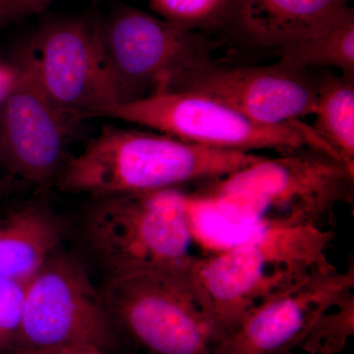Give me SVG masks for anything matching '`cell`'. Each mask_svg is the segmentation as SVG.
<instances>
[{"instance_id": "cell-1", "label": "cell", "mask_w": 354, "mask_h": 354, "mask_svg": "<svg viewBox=\"0 0 354 354\" xmlns=\"http://www.w3.org/2000/svg\"><path fill=\"white\" fill-rule=\"evenodd\" d=\"M202 188L192 194L195 206L232 225L333 230L337 207L353 204L354 171L327 151L304 147Z\"/></svg>"}, {"instance_id": "cell-2", "label": "cell", "mask_w": 354, "mask_h": 354, "mask_svg": "<svg viewBox=\"0 0 354 354\" xmlns=\"http://www.w3.org/2000/svg\"><path fill=\"white\" fill-rule=\"evenodd\" d=\"M264 158L106 125L82 152L68 158L55 181L64 192L104 198L209 183Z\"/></svg>"}, {"instance_id": "cell-3", "label": "cell", "mask_w": 354, "mask_h": 354, "mask_svg": "<svg viewBox=\"0 0 354 354\" xmlns=\"http://www.w3.org/2000/svg\"><path fill=\"white\" fill-rule=\"evenodd\" d=\"M335 239L334 230L323 228H260L239 243L199 256L188 279L227 337L268 298L334 269L327 252Z\"/></svg>"}, {"instance_id": "cell-4", "label": "cell", "mask_w": 354, "mask_h": 354, "mask_svg": "<svg viewBox=\"0 0 354 354\" xmlns=\"http://www.w3.org/2000/svg\"><path fill=\"white\" fill-rule=\"evenodd\" d=\"M86 236L109 277L158 271L188 274L199 256L190 193L181 187L102 198L88 214Z\"/></svg>"}, {"instance_id": "cell-5", "label": "cell", "mask_w": 354, "mask_h": 354, "mask_svg": "<svg viewBox=\"0 0 354 354\" xmlns=\"http://www.w3.org/2000/svg\"><path fill=\"white\" fill-rule=\"evenodd\" d=\"M101 292L116 332L140 354H216L225 339L188 274L146 271L108 277Z\"/></svg>"}, {"instance_id": "cell-6", "label": "cell", "mask_w": 354, "mask_h": 354, "mask_svg": "<svg viewBox=\"0 0 354 354\" xmlns=\"http://www.w3.org/2000/svg\"><path fill=\"white\" fill-rule=\"evenodd\" d=\"M97 118L134 123L183 141L223 150H274L281 153L314 147L334 155L313 128L301 120L263 124L213 97L194 92L157 93L109 106Z\"/></svg>"}, {"instance_id": "cell-7", "label": "cell", "mask_w": 354, "mask_h": 354, "mask_svg": "<svg viewBox=\"0 0 354 354\" xmlns=\"http://www.w3.org/2000/svg\"><path fill=\"white\" fill-rule=\"evenodd\" d=\"M118 342L101 290L80 261L57 251L27 281L13 348L92 349L106 353Z\"/></svg>"}, {"instance_id": "cell-8", "label": "cell", "mask_w": 354, "mask_h": 354, "mask_svg": "<svg viewBox=\"0 0 354 354\" xmlns=\"http://www.w3.org/2000/svg\"><path fill=\"white\" fill-rule=\"evenodd\" d=\"M99 24L118 104L165 92L179 74L212 59L215 48L200 32L125 4Z\"/></svg>"}, {"instance_id": "cell-9", "label": "cell", "mask_w": 354, "mask_h": 354, "mask_svg": "<svg viewBox=\"0 0 354 354\" xmlns=\"http://www.w3.org/2000/svg\"><path fill=\"white\" fill-rule=\"evenodd\" d=\"M15 79L0 106V153L8 176L34 185L57 180L68 160L72 129L80 118L57 108L41 88L31 53L23 50Z\"/></svg>"}, {"instance_id": "cell-10", "label": "cell", "mask_w": 354, "mask_h": 354, "mask_svg": "<svg viewBox=\"0 0 354 354\" xmlns=\"http://www.w3.org/2000/svg\"><path fill=\"white\" fill-rule=\"evenodd\" d=\"M27 48L41 88L64 113L80 120L97 118L120 102L106 70L97 21L46 20Z\"/></svg>"}, {"instance_id": "cell-11", "label": "cell", "mask_w": 354, "mask_h": 354, "mask_svg": "<svg viewBox=\"0 0 354 354\" xmlns=\"http://www.w3.org/2000/svg\"><path fill=\"white\" fill-rule=\"evenodd\" d=\"M317 88L308 70L281 60L269 66H230L209 59L179 74L165 92L208 95L250 120L279 125L314 115Z\"/></svg>"}, {"instance_id": "cell-12", "label": "cell", "mask_w": 354, "mask_h": 354, "mask_svg": "<svg viewBox=\"0 0 354 354\" xmlns=\"http://www.w3.org/2000/svg\"><path fill=\"white\" fill-rule=\"evenodd\" d=\"M354 293V266L316 274L251 310L216 354L293 353L324 312Z\"/></svg>"}, {"instance_id": "cell-13", "label": "cell", "mask_w": 354, "mask_h": 354, "mask_svg": "<svg viewBox=\"0 0 354 354\" xmlns=\"http://www.w3.org/2000/svg\"><path fill=\"white\" fill-rule=\"evenodd\" d=\"M349 1L232 0L221 27L247 43L278 50L322 30Z\"/></svg>"}, {"instance_id": "cell-14", "label": "cell", "mask_w": 354, "mask_h": 354, "mask_svg": "<svg viewBox=\"0 0 354 354\" xmlns=\"http://www.w3.org/2000/svg\"><path fill=\"white\" fill-rule=\"evenodd\" d=\"M62 221L48 207L32 203L0 220V279L28 281L62 241Z\"/></svg>"}, {"instance_id": "cell-15", "label": "cell", "mask_w": 354, "mask_h": 354, "mask_svg": "<svg viewBox=\"0 0 354 354\" xmlns=\"http://www.w3.org/2000/svg\"><path fill=\"white\" fill-rule=\"evenodd\" d=\"M314 132L354 171V77L323 72L317 78Z\"/></svg>"}, {"instance_id": "cell-16", "label": "cell", "mask_w": 354, "mask_h": 354, "mask_svg": "<svg viewBox=\"0 0 354 354\" xmlns=\"http://www.w3.org/2000/svg\"><path fill=\"white\" fill-rule=\"evenodd\" d=\"M281 62L309 70L335 67L354 77V11L346 6L322 30L278 50Z\"/></svg>"}, {"instance_id": "cell-17", "label": "cell", "mask_w": 354, "mask_h": 354, "mask_svg": "<svg viewBox=\"0 0 354 354\" xmlns=\"http://www.w3.org/2000/svg\"><path fill=\"white\" fill-rule=\"evenodd\" d=\"M354 335V293L332 305L300 344L305 354H339Z\"/></svg>"}, {"instance_id": "cell-18", "label": "cell", "mask_w": 354, "mask_h": 354, "mask_svg": "<svg viewBox=\"0 0 354 354\" xmlns=\"http://www.w3.org/2000/svg\"><path fill=\"white\" fill-rule=\"evenodd\" d=\"M232 0H150L151 7L162 19L186 29L221 27Z\"/></svg>"}, {"instance_id": "cell-19", "label": "cell", "mask_w": 354, "mask_h": 354, "mask_svg": "<svg viewBox=\"0 0 354 354\" xmlns=\"http://www.w3.org/2000/svg\"><path fill=\"white\" fill-rule=\"evenodd\" d=\"M27 281L0 279V351L13 348L19 334Z\"/></svg>"}, {"instance_id": "cell-20", "label": "cell", "mask_w": 354, "mask_h": 354, "mask_svg": "<svg viewBox=\"0 0 354 354\" xmlns=\"http://www.w3.org/2000/svg\"><path fill=\"white\" fill-rule=\"evenodd\" d=\"M57 0H0V24L39 12Z\"/></svg>"}, {"instance_id": "cell-21", "label": "cell", "mask_w": 354, "mask_h": 354, "mask_svg": "<svg viewBox=\"0 0 354 354\" xmlns=\"http://www.w3.org/2000/svg\"><path fill=\"white\" fill-rule=\"evenodd\" d=\"M99 351L92 349H55V351H30V349L9 348L0 354H95Z\"/></svg>"}, {"instance_id": "cell-22", "label": "cell", "mask_w": 354, "mask_h": 354, "mask_svg": "<svg viewBox=\"0 0 354 354\" xmlns=\"http://www.w3.org/2000/svg\"><path fill=\"white\" fill-rule=\"evenodd\" d=\"M13 177L6 176L0 178V203L4 199L10 192L12 188Z\"/></svg>"}, {"instance_id": "cell-23", "label": "cell", "mask_w": 354, "mask_h": 354, "mask_svg": "<svg viewBox=\"0 0 354 354\" xmlns=\"http://www.w3.org/2000/svg\"><path fill=\"white\" fill-rule=\"evenodd\" d=\"M1 100H0V106H1ZM0 120H1V115H0ZM0 164L2 165V160H1V153H0Z\"/></svg>"}, {"instance_id": "cell-24", "label": "cell", "mask_w": 354, "mask_h": 354, "mask_svg": "<svg viewBox=\"0 0 354 354\" xmlns=\"http://www.w3.org/2000/svg\"><path fill=\"white\" fill-rule=\"evenodd\" d=\"M95 354H108V353H102V351H97V353Z\"/></svg>"}, {"instance_id": "cell-25", "label": "cell", "mask_w": 354, "mask_h": 354, "mask_svg": "<svg viewBox=\"0 0 354 354\" xmlns=\"http://www.w3.org/2000/svg\"><path fill=\"white\" fill-rule=\"evenodd\" d=\"M285 354H293V353H285Z\"/></svg>"}]
</instances>
